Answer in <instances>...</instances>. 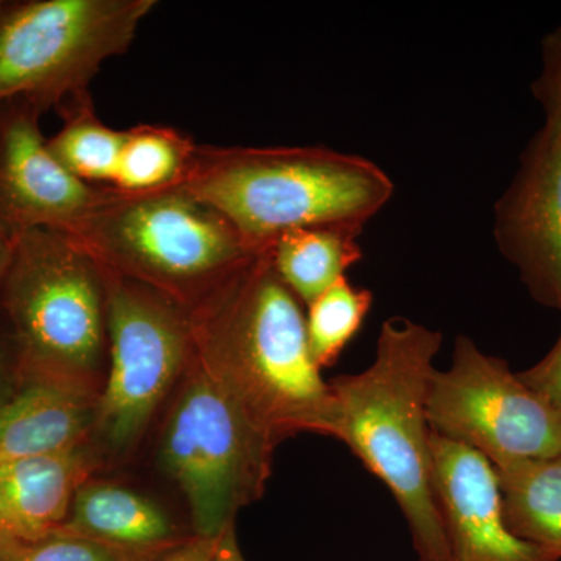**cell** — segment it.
I'll list each match as a JSON object with an SVG mask.
<instances>
[{
	"label": "cell",
	"mask_w": 561,
	"mask_h": 561,
	"mask_svg": "<svg viewBox=\"0 0 561 561\" xmlns=\"http://www.w3.org/2000/svg\"><path fill=\"white\" fill-rule=\"evenodd\" d=\"M531 92L545 111L542 130L561 135V22L541 44V72Z\"/></svg>",
	"instance_id": "22"
},
{
	"label": "cell",
	"mask_w": 561,
	"mask_h": 561,
	"mask_svg": "<svg viewBox=\"0 0 561 561\" xmlns=\"http://www.w3.org/2000/svg\"><path fill=\"white\" fill-rule=\"evenodd\" d=\"M60 531L142 553L168 551L190 537L142 494L92 479L77 491Z\"/></svg>",
	"instance_id": "15"
},
{
	"label": "cell",
	"mask_w": 561,
	"mask_h": 561,
	"mask_svg": "<svg viewBox=\"0 0 561 561\" xmlns=\"http://www.w3.org/2000/svg\"><path fill=\"white\" fill-rule=\"evenodd\" d=\"M217 561H245L239 546L236 526L230 527L224 535H220L217 546Z\"/></svg>",
	"instance_id": "27"
},
{
	"label": "cell",
	"mask_w": 561,
	"mask_h": 561,
	"mask_svg": "<svg viewBox=\"0 0 561 561\" xmlns=\"http://www.w3.org/2000/svg\"><path fill=\"white\" fill-rule=\"evenodd\" d=\"M371 290L353 286L346 276L306 306V334L312 359L320 370L341 359L367 319Z\"/></svg>",
	"instance_id": "20"
},
{
	"label": "cell",
	"mask_w": 561,
	"mask_h": 561,
	"mask_svg": "<svg viewBox=\"0 0 561 561\" xmlns=\"http://www.w3.org/2000/svg\"><path fill=\"white\" fill-rule=\"evenodd\" d=\"M508 529L561 560V453L494 468Z\"/></svg>",
	"instance_id": "16"
},
{
	"label": "cell",
	"mask_w": 561,
	"mask_h": 561,
	"mask_svg": "<svg viewBox=\"0 0 561 561\" xmlns=\"http://www.w3.org/2000/svg\"><path fill=\"white\" fill-rule=\"evenodd\" d=\"M21 354L16 335L2 306H0V411L20 389Z\"/></svg>",
	"instance_id": "24"
},
{
	"label": "cell",
	"mask_w": 561,
	"mask_h": 561,
	"mask_svg": "<svg viewBox=\"0 0 561 561\" xmlns=\"http://www.w3.org/2000/svg\"><path fill=\"white\" fill-rule=\"evenodd\" d=\"M219 538L213 540V538L197 537L192 534L186 540L160 553L151 561H217Z\"/></svg>",
	"instance_id": "25"
},
{
	"label": "cell",
	"mask_w": 561,
	"mask_h": 561,
	"mask_svg": "<svg viewBox=\"0 0 561 561\" xmlns=\"http://www.w3.org/2000/svg\"><path fill=\"white\" fill-rule=\"evenodd\" d=\"M95 467L90 445L0 463V535L33 541L60 531Z\"/></svg>",
	"instance_id": "13"
},
{
	"label": "cell",
	"mask_w": 561,
	"mask_h": 561,
	"mask_svg": "<svg viewBox=\"0 0 561 561\" xmlns=\"http://www.w3.org/2000/svg\"><path fill=\"white\" fill-rule=\"evenodd\" d=\"M154 0H0V103L27 99L46 113L127 54Z\"/></svg>",
	"instance_id": "7"
},
{
	"label": "cell",
	"mask_w": 561,
	"mask_h": 561,
	"mask_svg": "<svg viewBox=\"0 0 561 561\" xmlns=\"http://www.w3.org/2000/svg\"><path fill=\"white\" fill-rule=\"evenodd\" d=\"M22 381L101 397L108 373L105 272L61 231H21L0 289Z\"/></svg>",
	"instance_id": "4"
},
{
	"label": "cell",
	"mask_w": 561,
	"mask_h": 561,
	"mask_svg": "<svg viewBox=\"0 0 561 561\" xmlns=\"http://www.w3.org/2000/svg\"><path fill=\"white\" fill-rule=\"evenodd\" d=\"M440 331L393 317L383 321L375 359L332 379L335 438L393 494L419 561H451L432 467L427 398Z\"/></svg>",
	"instance_id": "2"
},
{
	"label": "cell",
	"mask_w": 561,
	"mask_h": 561,
	"mask_svg": "<svg viewBox=\"0 0 561 561\" xmlns=\"http://www.w3.org/2000/svg\"><path fill=\"white\" fill-rule=\"evenodd\" d=\"M5 540H7V538L2 537V535H0V548H2L3 542H5Z\"/></svg>",
	"instance_id": "28"
},
{
	"label": "cell",
	"mask_w": 561,
	"mask_h": 561,
	"mask_svg": "<svg viewBox=\"0 0 561 561\" xmlns=\"http://www.w3.org/2000/svg\"><path fill=\"white\" fill-rule=\"evenodd\" d=\"M162 553V552H161ZM160 553H142L57 531L33 541L7 538L0 561H151Z\"/></svg>",
	"instance_id": "21"
},
{
	"label": "cell",
	"mask_w": 561,
	"mask_h": 561,
	"mask_svg": "<svg viewBox=\"0 0 561 561\" xmlns=\"http://www.w3.org/2000/svg\"><path fill=\"white\" fill-rule=\"evenodd\" d=\"M103 272L108 291V373L94 435L122 454L139 442L190 365V312L138 280Z\"/></svg>",
	"instance_id": "8"
},
{
	"label": "cell",
	"mask_w": 561,
	"mask_h": 561,
	"mask_svg": "<svg viewBox=\"0 0 561 561\" xmlns=\"http://www.w3.org/2000/svg\"><path fill=\"white\" fill-rule=\"evenodd\" d=\"M519 378L561 415V334L553 348Z\"/></svg>",
	"instance_id": "23"
},
{
	"label": "cell",
	"mask_w": 561,
	"mask_h": 561,
	"mask_svg": "<svg viewBox=\"0 0 561 561\" xmlns=\"http://www.w3.org/2000/svg\"><path fill=\"white\" fill-rule=\"evenodd\" d=\"M359 236L334 227L283 232L268 245L273 267L287 289L308 306L364 257Z\"/></svg>",
	"instance_id": "17"
},
{
	"label": "cell",
	"mask_w": 561,
	"mask_h": 561,
	"mask_svg": "<svg viewBox=\"0 0 561 561\" xmlns=\"http://www.w3.org/2000/svg\"><path fill=\"white\" fill-rule=\"evenodd\" d=\"M68 234L114 275L191 312L253 253L219 210L183 186L127 194L111 187Z\"/></svg>",
	"instance_id": "5"
},
{
	"label": "cell",
	"mask_w": 561,
	"mask_h": 561,
	"mask_svg": "<svg viewBox=\"0 0 561 561\" xmlns=\"http://www.w3.org/2000/svg\"><path fill=\"white\" fill-rule=\"evenodd\" d=\"M57 113L61 128L47 139L55 160L83 183L113 186L125 130H114L99 117L90 91L73 95Z\"/></svg>",
	"instance_id": "18"
},
{
	"label": "cell",
	"mask_w": 561,
	"mask_h": 561,
	"mask_svg": "<svg viewBox=\"0 0 561 561\" xmlns=\"http://www.w3.org/2000/svg\"><path fill=\"white\" fill-rule=\"evenodd\" d=\"M20 232L0 221V289H2L3 280H5L11 261H13Z\"/></svg>",
	"instance_id": "26"
},
{
	"label": "cell",
	"mask_w": 561,
	"mask_h": 561,
	"mask_svg": "<svg viewBox=\"0 0 561 561\" xmlns=\"http://www.w3.org/2000/svg\"><path fill=\"white\" fill-rule=\"evenodd\" d=\"M198 144L165 125L142 124L125 130L114 190L146 194L183 186Z\"/></svg>",
	"instance_id": "19"
},
{
	"label": "cell",
	"mask_w": 561,
	"mask_h": 561,
	"mask_svg": "<svg viewBox=\"0 0 561 561\" xmlns=\"http://www.w3.org/2000/svg\"><path fill=\"white\" fill-rule=\"evenodd\" d=\"M192 357L280 443L301 432L335 438L337 404L312 359L302 302L268 247L190 312Z\"/></svg>",
	"instance_id": "1"
},
{
	"label": "cell",
	"mask_w": 561,
	"mask_h": 561,
	"mask_svg": "<svg viewBox=\"0 0 561 561\" xmlns=\"http://www.w3.org/2000/svg\"><path fill=\"white\" fill-rule=\"evenodd\" d=\"M43 114L27 99L0 103V221L16 231H66L111 191L83 183L55 160Z\"/></svg>",
	"instance_id": "11"
},
{
	"label": "cell",
	"mask_w": 561,
	"mask_h": 561,
	"mask_svg": "<svg viewBox=\"0 0 561 561\" xmlns=\"http://www.w3.org/2000/svg\"><path fill=\"white\" fill-rule=\"evenodd\" d=\"M279 443L191 357L165 416L162 468L190 504L194 535L219 538L260 500Z\"/></svg>",
	"instance_id": "6"
},
{
	"label": "cell",
	"mask_w": 561,
	"mask_h": 561,
	"mask_svg": "<svg viewBox=\"0 0 561 561\" xmlns=\"http://www.w3.org/2000/svg\"><path fill=\"white\" fill-rule=\"evenodd\" d=\"M427 419L434 434L474 449L493 468L561 453L560 413L468 335H457L451 367L432 376Z\"/></svg>",
	"instance_id": "9"
},
{
	"label": "cell",
	"mask_w": 561,
	"mask_h": 561,
	"mask_svg": "<svg viewBox=\"0 0 561 561\" xmlns=\"http://www.w3.org/2000/svg\"><path fill=\"white\" fill-rule=\"evenodd\" d=\"M99 398L24 381L0 411V463L73 451L95 434Z\"/></svg>",
	"instance_id": "14"
},
{
	"label": "cell",
	"mask_w": 561,
	"mask_h": 561,
	"mask_svg": "<svg viewBox=\"0 0 561 561\" xmlns=\"http://www.w3.org/2000/svg\"><path fill=\"white\" fill-rule=\"evenodd\" d=\"M184 190L219 210L251 250L283 232L364 230L394 194L381 165L323 146H201Z\"/></svg>",
	"instance_id": "3"
},
{
	"label": "cell",
	"mask_w": 561,
	"mask_h": 561,
	"mask_svg": "<svg viewBox=\"0 0 561 561\" xmlns=\"http://www.w3.org/2000/svg\"><path fill=\"white\" fill-rule=\"evenodd\" d=\"M494 242L530 297L561 312V135L541 130L494 206Z\"/></svg>",
	"instance_id": "10"
},
{
	"label": "cell",
	"mask_w": 561,
	"mask_h": 561,
	"mask_svg": "<svg viewBox=\"0 0 561 561\" xmlns=\"http://www.w3.org/2000/svg\"><path fill=\"white\" fill-rule=\"evenodd\" d=\"M431 446L451 561H560L508 529L500 481L485 457L434 432Z\"/></svg>",
	"instance_id": "12"
}]
</instances>
